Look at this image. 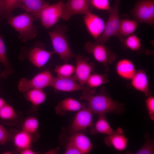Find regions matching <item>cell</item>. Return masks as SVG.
Here are the masks:
<instances>
[{"label": "cell", "instance_id": "15", "mask_svg": "<svg viewBox=\"0 0 154 154\" xmlns=\"http://www.w3.org/2000/svg\"><path fill=\"white\" fill-rule=\"evenodd\" d=\"M124 132L123 129L118 127L112 134L104 138L105 144L108 147H112L117 151L125 150L127 146L128 140L124 134Z\"/></svg>", "mask_w": 154, "mask_h": 154}, {"label": "cell", "instance_id": "21", "mask_svg": "<svg viewBox=\"0 0 154 154\" xmlns=\"http://www.w3.org/2000/svg\"><path fill=\"white\" fill-rule=\"evenodd\" d=\"M106 115L98 116V119L90 129L91 134L101 133L109 135L113 133L114 131L107 119Z\"/></svg>", "mask_w": 154, "mask_h": 154}, {"label": "cell", "instance_id": "9", "mask_svg": "<svg viewBox=\"0 0 154 154\" xmlns=\"http://www.w3.org/2000/svg\"><path fill=\"white\" fill-rule=\"evenodd\" d=\"M64 3L62 0L52 5L49 4L41 11L38 18L46 29H48L55 25L62 15Z\"/></svg>", "mask_w": 154, "mask_h": 154}, {"label": "cell", "instance_id": "25", "mask_svg": "<svg viewBox=\"0 0 154 154\" xmlns=\"http://www.w3.org/2000/svg\"><path fill=\"white\" fill-rule=\"evenodd\" d=\"M139 23L134 20L125 19L120 20L119 33L121 37L123 39V37L133 34L136 30Z\"/></svg>", "mask_w": 154, "mask_h": 154}, {"label": "cell", "instance_id": "41", "mask_svg": "<svg viewBox=\"0 0 154 154\" xmlns=\"http://www.w3.org/2000/svg\"><path fill=\"white\" fill-rule=\"evenodd\" d=\"M3 0H0V7L1 6Z\"/></svg>", "mask_w": 154, "mask_h": 154}, {"label": "cell", "instance_id": "18", "mask_svg": "<svg viewBox=\"0 0 154 154\" xmlns=\"http://www.w3.org/2000/svg\"><path fill=\"white\" fill-rule=\"evenodd\" d=\"M85 106L76 99L71 98H67L59 102L55 108L56 113L63 116L67 112H77Z\"/></svg>", "mask_w": 154, "mask_h": 154}, {"label": "cell", "instance_id": "24", "mask_svg": "<svg viewBox=\"0 0 154 154\" xmlns=\"http://www.w3.org/2000/svg\"><path fill=\"white\" fill-rule=\"evenodd\" d=\"M24 93L26 99L30 102L34 107H37L42 104L46 98V94L43 89H32Z\"/></svg>", "mask_w": 154, "mask_h": 154}, {"label": "cell", "instance_id": "38", "mask_svg": "<svg viewBox=\"0 0 154 154\" xmlns=\"http://www.w3.org/2000/svg\"><path fill=\"white\" fill-rule=\"evenodd\" d=\"M60 148L59 147L51 149L47 152L46 154H56L59 151Z\"/></svg>", "mask_w": 154, "mask_h": 154}, {"label": "cell", "instance_id": "36", "mask_svg": "<svg viewBox=\"0 0 154 154\" xmlns=\"http://www.w3.org/2000/svg\"><path fill=\"white\" fill-rule=\"evenodd\" d=\"M64 154H81L77 147L72 142L68 141L66 146Z\"/></svg>", "mask_w": 154, "mask_h": 154}, {"label": "cell", "instance_id": "28", "mask_svg": "<svg viewBox=\"0 0 154 154\" xmlns=\"http://www.w3.org/2000/svg\"><path fill=\"white\" fill-rule=\"evenodd\" d=\"M122 42L125 47L133 51L138 52L142 48L140 39L133 34L128 36Z\"/></svg>", "mask_w": 154, "mask_h": 154}, {"label": "cell", "instance_id": "10", "mask_svg": "<svg viewBox=\"0 0 154 154\" xmlns=\"http://www.w3.org/2000/svg\"><path fill=\"white\" fill-rule=\"evenodd\" d=\"M50 86L56 92H72L82 90L94 94L96 90L80 84L72 76L68 78L54 77Z\"/></svg>", "mask_w": 154, "mask_h": 154}, {"label": "cell", "instance_id": "2", "mask_svg": "<svg viewBox=\"0 0 154 154\" xmlns=\"http://www.w3.org/2000/svg\"><path fill=\"white\" fill-rule=\"evenodd\" d=\"M37 19L30 13H25L8 19L6 23L17 31L18 38L25 42L35 38L38 32V27L34 24Z\"/></svg>", "mask_w": 154, "mask_h": 154}, {"label": "cell", "instance_id": "7", "mask_svg": "<svg viewBox=\"0 0 154 154\" xmlns=\"http://www.w3.org/2000/svg\"><path fill=\"white\" fill-rule=\"evenodd\" d=\"M53 76L50 72L46 70L40 72L30 80L21 78L18 83L19 91L23 92L32 89H43L50 86Z\"/></svg>", "mask_w": 154, "mask_h": 154}, {"label": "cell", "instance_id": "13", "mask_svg": "<svg viewBox=\"0 0 154 154\" xmlns=\"http://www.w3.org/2000/svg\"><path fill=\"white\" fill-rule=\"evenodd\" d=\"M84 21L87 29L96 40L104 31L106 23L97 15L89 12L84 15Z\"/></svg>", "mask_w": 154, "mask_h": 154}, {"label": "cell", "instance_id": "11", "mask_svg": "<svg viewBox=\"0 0 154 154\" xmlns=\"http://www.w3.org/2000/svg\"><path fill=\"white\" fill-rule=\"evenodd\" d=\"M76 66L73 77L81 85L86 84L88 79L94 71V64L89 62V59L83 55H76Z\"/></svg>", "mask_w": 154, "mask_h": 154}, {"label": "cell", "instance_id": "34", "mask_svg": "<svg viewBox=\"0 0 154 154\" xmlns=\"http://www.w3.org/2000/svg\"><path fill=\"white\" fill-rule=\"evenodd\" d=\"M147 109L150 119L154 120V97L151 95L147 97L145 101Z\"/></svg>", "mask_w": 154, "mask_h": 154}, {"label": "cell", "instance_id": "40", "mask_svg": "<svg viewBox=\"0 0 154 154\" xmlns=\"http://www.w3.org/2000/svg\"><path fill=\"white\" fill-rule=\"evenodd\" d=\"M4 154H12V153L9 151H7L3 153Z\"/></svg>", "mask_w": 154, "mask_h": 154}, {"label": "cell", "instance_id": "32", "mask_svg": "<svg viewBox=\"0 0 154 154\" xmlns=\"http://www.w3.org/2000/svg\"><path fill=\"white\" fill-rule=\"evenodd\" d=\"M17 117V114L13 107L6 104L0 109V118L12 120Z\"/></svg>", "mask_w": 154, "mask_h": 154}, {"label": "cell", "instance_id": "19", "mask_svg": "<svg viewBox=\"0 0 154 154\" xmlns=\"http://www.w3.org/2000/svg\"><path fill=\"white\" fill-rule=\"evenodd\" d=\"M116 70L119 76L127 80H131L137 72L133 62L126 58L121 59L117 62Z\"/></svg>", "mask_w": 154, "mask_h": 154}, {"label": "cell", "instance_id": "16", "mask_svg": "<svg viewBox=\"0 0 154 154\" xmlns=\"http://www.w3.org/2000/svg\"><path fill=\"white\" fill-rule=\"evenodd\" d=\"M131 85L134 88L146 96L151 95L148 78L144 70H141L136 72L131 80Z\"/></svg>", "mask_w": 154, "mask_h": 154}, {"label": "cell", "instance_id": "39", "mask_svg": "<svg viewBox=\"0 0 154 154\" xmlns=\"http://www.w3.org/2000/svg\"><path fill=\"white\" fill-rule=\"evenodd\" d=\"M6 104V102L4 99L0 98V109Z\"/></svg>", "mask_w": 154, "mask_h": 154}, {"label": "cell", "instance_id": "1", "mask_svg": "<svg viewBox=\"0 0 154 154\" xmlns=\"http://www.w3.org/2000/svg\"><path fill=\"white\" fill-rule=\"evenodd\" d=\"M79 99L87 101L88 107L93 113L98 116L107 113L118 114L123 109V104L113 99L104 87L96 94L83 92Z\"/></svg>", "mask_w": 154, "mask_h": 154}, {"label": "cell", "instance_id": "33", "mask_svg": "<svg viewBox=\"0 0 154 154\" xmlns=\"http://www.w3.org/2000/svg\"><path fill=\"white\" fill-rule=\"evenodd\" d=\"M90 2L93 8L98 10L106 11L108 12L111 8L109 0H90Z\"/></svg>", "mask_w": 154, "mask_h": 154}, {"label": "cell", "instance_id": "27", "mask_svg": "<svg viewBox=\"0 0 154 154\" xmlns=\"http://www.w3.org/2000/svg\"><path fill=\"white\" fill-rule=\"evenodd\" d=\"M109 80L108 75L106 74H92L87 80V86L95 88L107 82Z\"/></svg>", "mask_w": 154, "mask_h": 154}, {"label": "cell", "instance_id": "20", "mask_svg": "<svg viewBox=\"0 0 154 154\" xmlns=\"http://www.w3.org/2000/svg\"><path fill=\"white\" fill-rule=\"evenodd\" d=\"M21 9L30 13L37 19L40 12L49 3L44 0H21Z\"/></svg>", "mask_w": 154, "mask_h": 154}, {"label": "cell", "instance_id": "23", "mask_svg": "<svg viewBox=\"0 0 154 154\" xmlns=\"http://www.w3.org/2000/svg\"><path fill=\"white\" fill-rule=\"evenodd\" d=\"M18 8L21 9V0H3L0 7V21L13 16V11Z\"/></svg>", "mask_w": 154, "mask_h": 154}, {"label": "cell", "instance_id": "6", "mask_svg": "<svg viewBox=\"0 0 154 154\" xmlns=\"http://www.w3.org/2000/svg\"><path fill=\"white\" fill-rule=\"evenodd\" d=\"M84 48L87 52L93 55L96 60L103 65L106 71H109V65L114 61L116 55L105 43L87 41L84 45Z\"/></svg>", "mask_w": 154, "mask_h": 154}, {"label": "cell", "instance_id": "12", "mask_svg": "<svg viewBox=\"0 0 154 154\" xmlns=\"http://www.w3.org/2000/svg\"><path fill=\"white\" fill-rule=\"evenodd\" d=\"M93 9L90 0H68L64 4L61 19L68 21L73 15H84Z\"/></svg>", "mask_w": 154, "mask_h": 154}, {"label": "cell", "instance_id": "29", "mask_svg": "<svg viewBox=\"0 0 154 154\" xmlns=\"http://www.w3.org/2000/svg\"><path fill=\"white\" fill-rule=\"evenodd\" d=\"M39 122L37 118L34 116L27 117L24 120L22 127V130L33 135L37 131Z\"/></svg>", "mask_w": 154, "mask_h": 154}, {"label": "cell", "instance_id": "3", "mask_svg": "<svg viewBox=\"0 0 154 154\" xmlns=\"http://www.w3.org/2000/svg\"><path fill=\"white\" fill-rule=\"evenodd\" d=\"M67 27L60 25H57L54 29L48 33L54 51L64 63H67L76 55L70 46L67 39Z\"/></svg>", "mask_w": 154, "mask_h": 154}, {"label": "cell", "instance_id": "8", "mask_svg": "<svg viewBox=\"0 0 154 154\" xmlns=\"http://www.w3.org/2000/svg\"><path fill=\"white\" fill-rule=\"evenodd\" d=\"M134 20L150 25L154 24V0H140L131 11Z\"/></svg>", "mask_w": 154, "mask_h": 154}, {"label": "cell", "instance_id": "30", "mask_svg": "<svg viewBox=\"0 0 154 154\" xmlns=\"http://www.w3.org/2000/svg\"><path fill=\"white\" fill-rule=\"evenodd\" d=\"M75 70V66L74 65L66 63L61 65L56 66L54 71L57 74L58 77L68 78L72 76Z\"/></svg>", "mask_w": 154, "mask_h": 154}, {"label": "cell", "instance_id": "37", "mask_svg": "<svg viewBox=\"0 0 154 154\" xmlns=\"http://www.w3.org/2000/svg\"><path fill=\"white\" fill-rule=\"evenodd\" d=\"M21 154H35L36 152L33 150L31 148L24 149L19 151Z\"/></svg>", "mask_w": 154, "mask_h": 154}, {"label": "cell", "instance_id": "17", "mask_svg": "<svg viewBox=\"0 0 154 154\" xmlns=\"http://www.w3.org/2000/svg\"><path fill=\"white\" fill-rule=\"evenodd\" d=\"M68 141L75 145L81 154L89 153L93 148V144L89 138L79 131L73 133L68 138Z\"/></svg>", "mask_w": 154, "mask_h": 154}, {"label": "cell", "instance_id": "22", "mask_svg": "<svg viewBox=\"0 0 154 154\" xmlns=\"http://www.w3.org/2000/svg\"><path fill=\"white\" fill-rule=\"evenodd\" d=\"M33 141V135L22 130L17 132L14 136V144L19 151L31 148Z\"/></svg>", "mask_w": 154, "mask_h": 154}, {"label": "cell", "instance_id": "14", "mask_svg": "<svg viewBox=\"0 0 154 154\" xmlns=\"http://www.w3.org/2000/svg\"><path fill=\"white\" fill-rule=\"evenodd\" d=\"M93 114L85 106L77 112L71 125V131L73 133L79 132L92 127L93 125Z\"/></svg>", "mask_w": 154, "mask_h": 154}, {"label": "cell", "instance_id": "4", "mask_svg": "<svg viewBox=\"0 0 154 154\" xmlns=\"http://www.w3.org/2000/svg\"><path fill=\"white\" fill-rule=\"evenodd\" d=\"M44 44L37 41L31 47H22L19 58L21 60H27L35 66L40 68L45 65L55 52L46 50Z\"/></svg>", "mask_w": 154, "mask_h": 154}, {"label": "cell", "instance_id": "42", "mask_svg": "<svg viewBox=\"0 0 154 154\" xmlns=\"http://www.w3.org/2000/svg\"><path fill=\"white\" fill-rule=\"evenodd\" d=\"M1 73H0V75H1Z\"/></svg>", "mask_w": 154, "mask_h": 154}, {"label": "cell", "instance_id": "35", "mask_svg": "<svg viewBox=\"0 0 154 154\" xmlns=\"http://www.w3.org/2000/svg\"><path fill=\"white\" fill-rule=\"evenodd\" d=\"M10 132L0 124V144L3 145L9 141L11 138Z\"/></svg>", "mask_w": 154, "mask_h": 154}, {"label": "cell", "instance_id": "5", "mask_svg": "<svg viewBox=\"0 0 154 154\" xmlns=\"http://www.w3.org/2000/svg\"><path fill=\"white\" fill-rule=\"evenodd\" d=\"M121 0H115L114 5L108 12L109 16L102 34L94 42L105 43L112 37L117 38L122 42L123 40L120 36L119 29L120 23L119 7Z\"/></svg>", "mask_w": 154, "mask_h": 154}, {"label": "cell", "instance_id": "31", "mask_svg": "<svg viewBox=\"0 0 154 154\" xmlns=\"http://www.w3.org/2000/svg\"><path fill=\"white\" fill-rule=\"evenodd\" d=\"M148 133L144 135L145 142L142 147L135 153V154H153L154 153V141Z\"/></svg>", "mask_w": 154, "mask_h": 154}, {"label": "cell", "instance_id": "26", "mask_svg": "<svg viewBox=\"0 0 154 154\" xmlns=\"http://www.w3.org/2000/svg\"><path fill=\"white\" fill-rule=\"evenodd\" d=\"M0 62L5 67L4 70L1 74L0 77L6 78L9 75L13 74V70L8 60L5 45L3 39V36L1 35H0Z\"/></svg>", "mask_w": 154, "mask_h": 154}]
</instances>
